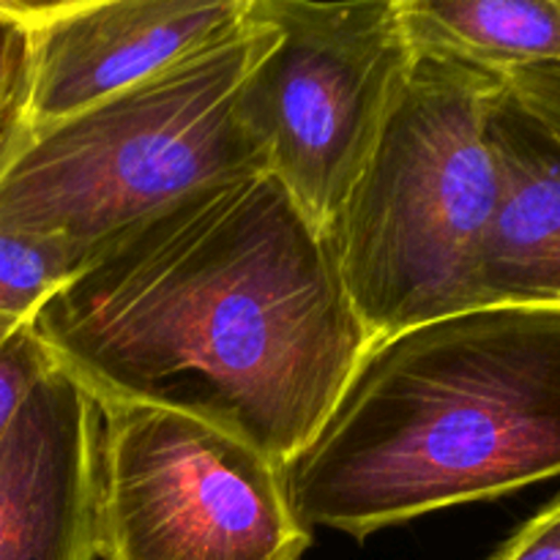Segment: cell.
<instances>
[{
	"label": "cell",
	"instance_id": "6da1fadb",
	"mask_svg": "<svg viewBox=\"0 0 560 560\" xmlns=\"http://www.w3.org/2000/svg\"><path fill=\"white\" fill-rule=\"evenodd\" d=\"M33 328L96 408L195 416L279 465L315 438L372 342L328 230L268 173L126 230Z\"/></svg>",
	"mask_w": 560,
	"mask_h": 560
},
{
	"label": "cell",
	"instance_id": "7a4b0ae2",
	"mask_svg": "<svg viewBox=\"0 0 560 560\" xmlns=\"http://www.w3.org/2000/svg\"><path fill=\"white\" fill-rule=\"evenodd\" d=\"M560 476V310L479 306L372 339L284 465L306 528L366 539Z\"/></svg>",
	"mask_w": 560,
	"mask_h": 560
},
{
	"label": "cell",
	"instance_id": "3957f363",
	"mask_svg": "<svg viewBox=\"0 0 560 560\" xmlns=\"http://www.w3.org/2000/svg\"><path fill=\"white\" fill-rule=\"evenodd\" d=\"M271 25L255 14L129 91L27 131L0 167V230L98 252L184 197L266 173L238 115Z\"/></svg>",
	"mask_w": 560,
	"mask_h": 560
},
{
	"label": "cell",
	"instance_id": "277c9868",
	"mask_svg": "<svg viewBox=\"0 0 560 560\" xmlns=\"http://www.w3.org/2000/svg\"><path fill=\"white\" fill-rule=\"evenodd\" d=\"M503 77L416 52L370 159L328 228L370 339L476 310L498 195L487 120Z\"/></svg>",
	"mask_w": 560,
	"mask_h": 560
},
{
	"label": "cell",
	"instance_id": "5b68a950",
	"mask_svg": "<svg viewBox=\"0 0 560 560\" xmlns=\"http://www.w3.org/2000/svg\"><path fill=\"white\" fill-rule=\"evenodd\" d=\"M98 560H301L312 534L284 465L175 410L102 405Z\"/></svg>",
	"mask_w": 560,
	"mask_h": 560
},
{
	"label": "cell",
	"instance_id": "8992f818",
	"mask_svg": "<svg viewBox=\"0 0 560 560\" xmlns=\"http://www.w3.org/2000/svg\"><path fill=\"white\" fill-rule=\"evenodd\" d=\"M271 38L246 71L241 124L266 173L323 230L370 159L413 63L397 0H252Z\"/></svg>",
	"mask_w": 560,
	"mask_h": 560
},
{
	"label": "cell",
	"instance_id": "52a82bcc",
	"mask_svg": "<svg viewBox=\"0 0 560 560\" xmlns=\"http://www.w3.org/2000/svg\"><path fill=\"white\" fill-rule=\"evenodd\" d=\"M31 33L27 131L129 91L246 20L249 0L20 3Z\"/></svg>",
	"mask_w": 560,
	"mask_h": 560
},
{
	"label": "cell",
	"instance_id": "ba28073f",
	"mask_svg": "<svg viewBox=\"0 0 560 560\" xmlns=\"http://www.w3.org/2000/svg\"><path fill=\"white\" fill-rule=\"evenodd\" d=\"M98 408L63 370L0 438V560L96 558Z\"/></svg>",
	"mask_w": 560,
	"mask_h": 560
},
{
	"label": "cell",
	"instance_id": "9c48e42d",
	"mask_svg": "<svg viewBox=\"0 0 560 560\" xmlns=\"http://www.w3.org/2000/svg\"><path fill=\"white\" fill-rule=\"evenodd\" d=\"M487 137L498 195L476 262V310H560V142L506 82L492 98Z\"/></svg>",
	"mask_w": 560,
	"mask_h": 560
},
{
	"label": "cell",
	"instance_id": "30bf717a",
	"mask_svg": "<svg viewBox=\"0 0 560 560\" xmlns=\"http://www.w3.org/2000/svg\"><path fill=\"white\" fill-rule=\"evenodd\" d=\"M416 52L506 77L560 63V0H397Z\"/></svg>",
	"mask_w": 560,
	"mask_h": 560
},
{
	"label": "cell",
	"instance_id": "8fae6325",
	"mask_svg": "<svg viewBox=\"0 0 560 560\" xmlns=\"http://www.w3.org/2000/svg\"><path fill=\"white\" fill-rule=\"evenodd\" d=\"M96 257L66 241L0 230V320L33 323Z\"/></svg>",
	"mask_w": 560,
	"mask_h": 560
},
{
	"label": "cell",
	"instance_id": "7c38bea8",
	"mask_svg": "<svg viewBox=\"0 0 560 560\" xmlns=\"http://www.w3.org/2000/svg\"><path fill=\"white\" fill-rule=\"evenodd\" d=\"M31 33L14 0H0V167L27 135Z\"/></svg>",
	"mask_w": 560,
	"mask_h": 560
},
{
	"label": "cell",
	"instance_id": "4fadbf2b",
	"mask_svg": "<svg viewBox=\"0 0 560 560\" xmlns=\"http://www.w3.org/2000/svg\"><path fill=\"white\" fill-rule=\"evenodd\" d=\"M52 370V353L42 342L33 323L0 320V438L9 430L27 394Z\"/></svg>",
	"mask_w": 560,
	"mask_h": 560
},
{
	"label": "cell",
	"instance_id": "5bb4252c",
	"mask_svg": "<svg viewBox=\"0 0 560 560\" xmlns=\"http://www.w3.org/2000/svg\"><path fill=\"white\" fill-rule=\"evenodd\" d=\"M503 82L514 98L560 142V63L509 71Z\"/></svg>",
	"mask_w": 560,
	"mask_h": 560
},
{
	"label": "cell",
	"instance_id": "9a60e30c",
	"mask_svg": "<svg viewBox=\"0 0 560 560\" xmlns=\"http://www.w3.org/2000/svg\"><path fill=\"white\" fill-rule=\"evenodd\" d=\"M492 560H560V495L528 520Z\"/></svg>",
	"mask_w": 560,
	"mask_h": 560
}]
</instances>
